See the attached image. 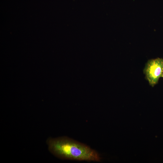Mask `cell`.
<instances>
[{
	"instance_id": "cell-1",
	"label": "cell",
	"mask_w": 163,
	"mask_h": 163,
	"mask_svg": "<svg viewBox=\"0 0 163 163\" xmlns=\"http://www.w3.org/2000/svg\"><path fill=\"white\" fill-rule=\"evenodd\" d=\"M46 143L50 152L62 159L96 162L101 161L96 151L67 136L50 137Z\"/></svg>"
},
{
	"instance_id": "cell-2",
	"label": "cell",
	"mask_w": 163,
	"mask_h": 163,
	"mask_svg": "<svg viewBox=\"0 0 163 163\" xmlns=\"http://www.w3.org/2000/svg\"><path fill=\"white\" fill-rule=\"evenodd\" d=\"M145 78L149 85L154 87L163 74V59L157 58L148 60L143 69Z\"/></svg>"
},
{
	"instance_id": "cell-3",
	"label": "cell",
	"mask_w": 163,
	"mask_h": 163,
	"mask_svg": "<svg viewBox=\"0 0 163 163\" xmlns=\"http://www.w3.org/2000/svg\"><path fill=\"white\" fill-rule=\"evenodd\" d=\"M162 77H163V75H162Z\"/></svg>"
}]
</instances>
